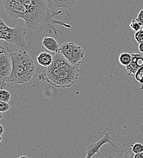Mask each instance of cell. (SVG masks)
Masks as SVG:
<instances>
[{
  "instance_id": "1",
  "label": "cell",
  "mask_w": 143,
  "mask_h": 158,
  "mask_svg": "<svg viewBox=\"0 0 143 158\" xmlns=\"http://www.w3.org/2000/svg\"><path fill=\"white\" fill-rule=\"evenodd\" d=\"M4 9L12 19H23L27 28L36 35L40 32L62 34L56 27L59 25L71 28V25L56 19L61 15H69L68 12L52 10L47 6L44 0H3Z\"/></svg>"
},
{
  "instance_id": "2",
  "label": "cell",
  "mask_w": 143,
  "mask_h": 158,
  "mask_svg": "<svg viewBox=\"0 0 143 158\" xmlns=\"http://www.w3.org/2000/svg\"><path fill=\"white\" fill-rule=\"evenodd\" d=\"M53 56V63L39 75V80L56 88H70L78 81L81 66L71 64L59 52Z\"/></svg>"
},
{
  "instance_id": "3",
  "label": "cell",
  "mask_w": 143,
  "mask_h": 158,
  "mask_svg": "<svg viewBox=\"0 0 143 158\" xmlns=\"http://www.w3.org/2000/svg\"><path fill=\"white\" fill-rule=\"evenodd\" d=\"M12 70L7 83L15 87L32 80L36 75L37 67L34 60L26 51L16 49L11 52Z\"/></svg>"
},
{
  "instance_id": "4",
  "label": "cell",
  "mask_w": 143,
  "mask_h": 158,
  "mask_svg": "<svg viewBox=\"0 0 143 158\" xmlns=\"http://www.w3.org/2000/svg\"><path fill=\"white\" fill-rule=\"evenodd\" d=\"M26 30L20 26L11 27L7 26L2 19H0V40L5 41V44H12L20 49L27 51V45L25 37Z\"/></svg>"
},
{
  "instance_id": "5",
  "label": "cell",
  "mask_w": 143,
  "mask_h": 158,
  "mask_svg": "<svg viewBox=\"0 0 143 158\" xmlns=\"http://www.w3.org/2000/svg\"><path fill=\"white\" fill-rule=\"evenodd\" d=\"M100 152L102 158H134L135 155L122 140H113L104 145Z\"/></svg>"
},
{
  "instance_id": "6",
  "label": "cell",
  "mask_w": 143,
  "mask_h": 158,
  "mask_svg": "<svg viewBox=\"0 0 143 158\" xmlns=\"http://www.w3.org/2000/svg\"><path fill=\"white\" fill-rule=\"evenodd\" d=\"M99 138L90 143H85V150L86 152V156L85 158H92L95 155H101V148L102 147L111 142L114 140L115 137L114 131L110 128H106L104 131L99 132Z\"/></svg>"
},
{
  "instance_id": "7",
  "label": "cell",
  "mask_w": 143,
  "mask_h": 158,
  "mask_svg": "<svg viewBox=\"0 0 143 158\" xmlns=\"http://www.w3.org/2000/svg\"><path fill=\"white\" fill-rule=\"evenodd\" d=\"M59 52L73 65L81 66L85 54V50L81 46L73 42H66L61 46Z\"/></svg>"
},
{
  "instance_id": "8",
  "label": "cell",
  "mask_w": 143,
  "mask_h": 158,
  "mask_svg": "<svg viewBox=\"0 0 143 158\" xmlns=\"http://www.w3.org/2000/svg\"><path fill=\"white\" fill-rule=\"evenodd\" d=\"M0 82L1 89H2L11 75L12 61L11 52L6 51L2 46H0Z\"/></svg>"
},
{
  "instance_id": "9",
  "label": "cell",
  "mask_w": 143,
  "mask_h": 158,
  "mask_svg": "<svg viewBox=\"0 0 143 158\" xmlns=\"http://www.w3.org/2000/svg\"><path fill=\"white\" fill-rule=\"evenodd\" d=\"M132 61L125 67L128 75L135 74L137 72L143 67V55L141 54H132Z\"/></svg>"
},
{
  "instance_id": "10",
  "label": "cell",
  "mask_w": 143,
  "mask_h": 158,
  "mask_svg": "<svg viewBox=\"0 0 143 158\" xmlns=\"http://www.w3.org/2000/svg\"><path fill=\"white\" fill-rule=\"evenodd\" d=\"M48 4V7L52 10L57 8H65L72 9L78 0H46Z\"/></svg>"
},
{
  "instance_id": "11",
  "label": "cell",
  "mask_w": 143,
  "mask_h": 158,
  "mask_svg": "<svg viewBox=\"0 0 143 158\" xmlns=\"http://www.w3.org/2000/svg\"><path fill=\"white\" fill-rule=\"evenodd\" d=\"M43 46L48 51L54 53H57L59 52L61 49V46L57 41V40L53 37H46L44 38L42 41Z\"/></svg>"
},
{
  "instance_id": "12",
  "label": "cell",
  "mask_w": 143,
  "mask_h": 158,
  "mask_svg": "<svg viewBox=\"0 0 143 158\" xmlns=\"http://www.w3.org/2000/svg\"><path fill=\"white\" fill-rule=\"evenodd\" d=\"M39 64L45 68L50 66L53 61V56L46 52H42L37 57Z\"/></svg>"
},
{
  "instance_id": "13",
  "label": "cell",
  "mask_w": 143,
  "mask_h": 158,
  "mask_svg": "<svg viewBox=\"0 0 143 158\" xmlns=\"http://www.w3.org/2000/svg\"><path fill=\"white\" fill-rule=\"evenodd\" d=\"M119 61L124 66L129 65L132 61V56L129 53L123 52L119 57Z\"/></svg>"
},
{
  "instance_id": "14",
  "label": "cell",
  "mask_w": 143,
  "mask_h": 158,
  "mask_svg": "<svg viewBox=\"0 0 143 158\" xmlns=\"http://www.w3.org/2000/svg\"><path fill=\"white\" fill-rule=\"evenodd\" d=\"M11 99V94L10 92L4 89H1L0 91V101L9 102Z\"/></svg>"
},
{
  "instance_id": "15",
  "label": "cell",
  "mask_w": 143,
  "mask_h": 158,
  "mask_svg": "<svg viewBox=\"0 0 143 158\" xmlns=\"http://www.w3.org/2000/svg\"><path fill=\"white\" fill-rule=\"evenodd\" d=\"M131 149L134 154L142 153L143 152V144L140 142L131 144Z\"/></svg>"
},
{
  "instance_id": "16",
  "label": "cell",
  "mask_w": 143,
  "mask_h": 158,
  "mask_svg": "<svg viewBox=\"0 0 143 158\" xmlns=\"http://www.w3.org/2000/svg\"><path fill=\"white\" fill-rule=\"evenodd\" d=\"M142 24L137 20H133L130 24V28L135 32H138L141 30Z\"/></svg>"
},
{
  "instance_id": "17",
  "label": "cell",
  "mask_w": 143,
  "mask_h": 158,
  "mask_svg": "<svg viewBox=\"0 0 143 158\" xmlns=\"http://www.w3.org/2000/svg\"><path fill=\"white\" fill-rule=\"evenodd\" d=\"M11 106L8 102L0 101V112L5 113L10 110Z\"/></svg>"
},
{
  "instance_id": "18",
  "label": "cell",
  "mask_w": 143,
  "mask_h": 158,
  "mask_svg": "<svg viewBox=\"0 0 143 158\" xmlns=\"http://www.w3.org/2000/svg\"><path fill=\"white\" fill-rule=\"evenodd\" d=\"M135 75V79L143 86V67L141 68Z\"/></svg>"
},
{
  "instance_id": "19",
  "label": "cell",
  "mask_w": 143,
  "mask_h": 158,
  "mask_svg": "<svg viewBox=\"0 0 143 158\" xmlns=\"http://www.w3.org/2000/svg\"><path fill=\"white\" fill-rule=\"evenodd\" d=\"M135 39L139 44L143 43V29L140 30L135 34Z\"/></svg>"
},
{
  "instance_id": "20",
  "label": "cell",
  "mask_w": 143,
  "mask_h": 158,
  "mask_svg": "<svg viewBox=\"0 0 143 158\" xmlns=\"http://www.w3.org/2000/svg\"><path fill=\"white\" fill-rule=\"evenodd\" d=\"M136 20L138 21L143 26V9L142 10H141L140 12H139Z\"/></svg>"
},
{
  "instance_id": "21",
  "label": "cell",
  "mask_w": 143,
  "mask_h": 158,
  "mask_svg": "<svg viewBox=\"0 0 143 158\" xmlns=\"http://www.w3.org/2000/svg\"><path fill=\"white\" fill-rule=\"evenodd\" d=\"M134 158H143V152L140 153L135 154Z\"/></svg>"
},
{
  "instance_id": "22",
  "label": "cell",
  "mask_w": 143,
  "mask_h": 158,
  "mask_svg": "<svg viewBox=\"0 0 143 158\" xmlns=\"http://www.w3.org/2000/svg\"><path fill=\"white\" fill-rule=\"evenodd\" d=\"M4 132V128L1 124H0V136H2Z\"/></svg>"
},
{
  "instance_id": "23",
  "label": "cell",
  "mask_w": 143,
  "mask_h": 158,
  "mask_svg": "<svg viewBox=\"0 0 143 158\" xmlns=\"http://www.w3.org/2000/svg\"><path fill=\"white\" fill-rule=\"evenodd\" d=\"M138 49L140 52L143 54V43H141L140 44H139V46H138Z\"/></svg>"
},
{
  "instance_id": "24",
  "label": "cell",
  "mask_w": 143,
  "mask_h": 158,
  "mask_svg": "<svg viewBox=\"0 0 143 158\" xmlns=\"http://www.w3.org/2000/svg\"><path fill=\"white\" fill-rule=\"evenodd\" d=\"M19 158H29L28 156H26V155H23V156H21L20 157H19Z\"/></svg>"
},
{
  "instance_id": "25",
  "label": "cell",
  "mask_w": 143,
  "mask_h": 158,
  "mask_svg": "<svg viewBox=\"0 0 143 158\" xmlns=\"http://www.w3.org/2000/svg\"><path fill=\"white\" fill-rule=\"evenodd\" d=\"M2 113L0 112V119H2Z\"/></svg>"
},
{
  "instance_id": "26",
  "label": "cell",
  "mask_w": 143,
  "mask_h": 158,
  "mask_svg": "<svg viewBox=\"0 0 143 158\" xmlns=\"http://www.w3.org/2000/svg\"><path fill=\"white\" fill-rule=\"evenodd\" d=\"M2 141V136H0V142Z\"/></svg>"
},
{
  "instance_id": "27",
  "label": "cell",
  "mask_w": 143,
  "mask_h": 158,
  "mask_svg": "<svg viewBox=\"0 0 143 158\" xmlns=\"http://www.w3.org/2000/svg\"></svg>"
}]
</instances>
